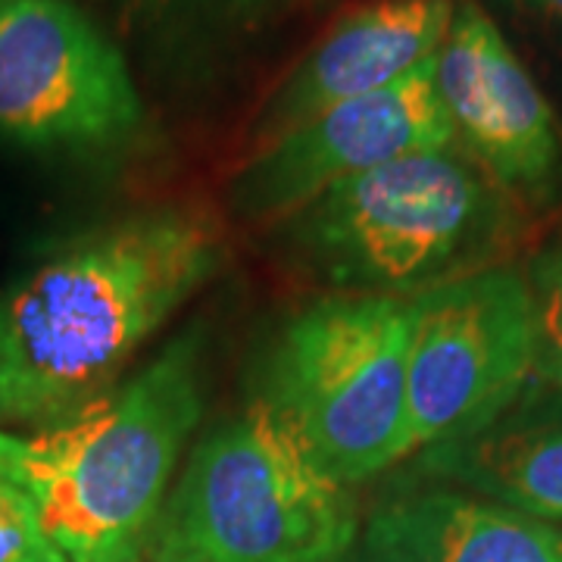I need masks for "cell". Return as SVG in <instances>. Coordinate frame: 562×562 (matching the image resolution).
I'll return each mask as SVG.
<instances>
[{"mask_svg": "<svg viewBox=\"0 0 562 562\" xmlns=\"http://www.w3.org/2000/svg\"><path fill=\"white\" fill-rule=\"evenodd\" d=\"M222 262L198 206L138 210L38 262L0 291V425L47 428L113 391Z\"/></svg>", "mask_w": 562, "mask_h": 562, "instance_id": "cell-1", "label": "cell"}, {"mask_svg": "<svg viewBox=\"0 0 562 562\" xmlns=\"http://www.w3.org/2000/svg\"><path fill=\"white\" fill-rule=\"evenodd\" d=\"M201 416L203 338L184 331L76 416L0 431V475L32 497L66 562H144Z\"/></svg>", "mask_w": 562, "mask_h": 562, "instance_id": "cell-2", "label": "cell"}, {"mask_svg": "<svg viewBox=\"0 0 562 562\" xmlns=\"http://www.w3.org/2000/svg\"><path fill=\"white\" fill-rule=\"evenodd\" d=\"M506 198L457 147L416 150L328 188L281 220V250L341 294L413 301L491 266Z\"/></svg>", "mask_w": 562, "mask_h": 562, "instance_id": "cell-3", "label": "cell"}, {"mask_svg": "<svg viewBox=\"0 0 562 562\" xmlns=\"http://www.w3.org/2000/svg\"><path fill=\"white\" fill-rule=\"evenodd\" d=\"M409 301L328 291L291 313L260 369V397L301 450L341 484L409 457Z\"/></svg>", "mask_w": 562, "mask_h": 562, "instance_id": "cell-4", "label": "cell"}, {"mask_svg": "<svg viewBox=\"0 0 562 562\" xmlns=\"http://www.w3.org/2000/svg\"><path fill=\"white\" fill-rule=\"evenodd\" d=\"M360 531L347 484L257 403L191 453L154 525L150 562H338Z\"/></svg>", "mask_w": 562, "mask_h": 562, "instance_id": "cell-5", "label": "cell"}, {"mask_svg": "<svg viewBox=\"0 0 562 562\" xmlns=\"http://www.w3.org/2000/svg\"><path fill=\"white\" fill-rule=\"evenodd\" d=\"M535 375V310L525 272L491 262L409 301V457L460 438Z\"/></svg>", "mask_w": 562, "mask_h": 562, "instance_id": "cell-6", "label": "cell"}, {"mask_svg": "<svg viewBox=\"0 0 562 562\" xmlns=\"http://www.w3.org/2000/svg\"><path fill=\"white\" fill-rule=\"evenodd\" d=\"M144 122L113 41L72 0L0 7V135L38 150H113Z\"/></svg>", "mask_w": 562, "mask_h": 562, "instance_id": "cell-7", "label": "cell"}, {"mask_svg": "<svg viewBox=\"0 0 562 562\" xmlns=\"http://www.w3.org/2000/svg\"><path fill=\"white\" fill-rule=\"evenodd\" d=\"M438 54L413 72L347 101L254 150L228 188L232 210L247 222L279 225L328 188L416 150L453 147V122L438 94Z\"/></svg>", "mask_w": 562, "mask_h": 562, "instance_id": "cell-8", "label": "cell"}, {"mask_svg": "<svg viewBox=\"0 0 562 562\" xmlns=\"http://www.w3.org/2000/svg\"><path fill=\"white\" fill-rule=\"evenodd\" d=\"M438 94L462 154L525 210L562 203V128L479 0H457L438 50Z\"/></svg>", "mask_w": 562, "mask_h": 562, "instance_id": "cell-9", "label": "cell"}, {"mask_svg": "<svg viewBox=\"0 0 562 562\" xmlns=\"http://www.w3.org/2000/svg\"><path fill=\"white\" fill-rule=\"evenodd\" d=\"M457 0H369L303 57L254 125L257 150L347 101L382 91L441 50Z\"/></svg>", "mask_w": 562, "mask_h": 562, "instance_id": "cell-10", "label": "cell"}, {"mask_svg": "<svg viewBox=\"0 0 562 562\" xmlns=\"http://www.w3.org/2000/svg\"><path fill=\"white\" fill-rule=\"evenodd\" d=\"M419 472L531 519L562 522V387L531 375L479 428L419 450Z\"/></svg>", "mask_w": 562, "mask_h": 562, "instance_id": "cell-11", "label": "cell"}, {"mask_svg": "<svg viewBox=\"0 0 562 562\" xmlns=\"http://www.w3.org/2000/svg\"><path fill=\"white\" fill-rule=\"evenodd\" d=\"M366 562H562L560 525L450 484L384 501L366 522Z\"/></svg>", "mask_w": 562, "mask_h": 562, "instance_id": "cell-12", "label": "cell"}, {"mask_svg": "<svg viewBox=\"0 0 562 562\" xmlns=\"http://www.w3.org/2000/svg\"><path fill=\"white\" fill-rule=\"evenodd\" d=\"M535 310V375L562 387V228L522 269Z\"/></svg>", "mask_w": 562, "mask_h": 562, "instance_id": "cell-13", "label": "cell"}, {"mask_svg": "<svg viewBox=\"0 0 562 562\" xmlns=\"http://www.w3.org/2000/svg\"><path fill=\"white\" fill-rule=\"evenodd\" d=\"M0 562H66L20 484L0 475Z\"/></svg>", "mask_w": 562, "mask_h": 562, "instance_id": "cell-14", "label": "cell"}, {"mask_svg": "<svg viewBox=\"0 0 562 562\" xmlns=\"http://www.w3.org/2000/svg\"><path fill=\"white\" fill-rule=\"evenodd\" d=\"M506 3H513V7H519L525 13L541 16L543 22L562 29V0H506Z\"/></svg>", "mask_w": 562, "mask_h": 562, "instance_id": "cell-15", "label": "cell"}, {"mask_svg": "<svg viewBox=\"0 0 562 562\" xmlns=\"http://www.w3.org/2000/svg\"><path fill=\"white\" fill-rule=\"evenodd\" d=\"M338 562H353V560H347V557H344V560H338ZM362 562H366V557H362Z\"/></svg>", "mask_w": 562, "mask_h": 562, "instance_id": "cell-16", "label": "cell"}, {"mask_svg": "<svg viewBox=\"0 0 562 562\" xmlns=\"http://www.w3.org/2000/svg\"><path fill=\"white\" fill-rule=\"evenodd\" d=\"M3 3H7V0H0V7H3Z\"/></svg>", "mask_w": 562, "mask_h": 562, "instance_id": "cell-17", "label": "cell"}]
</instances>
